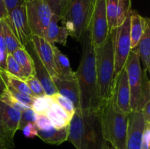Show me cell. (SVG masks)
<instances>
[{"instance_id":"6da1fadb","label":"cell","mask_w":150,"mask_h":149,"mask_svg":"<svg viewBox=\"0 0 150 149\" xmlns=\"http://www.w3.org/2000/svg\"><path fill=\"white\" fill-rule=\"evenodd\" d=\"M80 64L76 73L80 98L81 110H98L101 105L98 96V81L95 68V47L89 31L83 35Z\"/></svg>"},{"instance_id":"7a4b0ae2","label":"cell","mask_w":150,"mask_h":149,"mask_svg":"<svg viewBox=\"0 0 150 149\" xmlns=\"http://www.w3.org/2000/svg\"><path fill=\"white\" fill-rule=\"evenodd\" d=\"M67 141L76 149H103L105 141L98 110L76 109L68 124Z\"/></svg>"},{"instance_id":"3957f363","label":"cell","mask_w":150,"mask_h":149,"mask_svg":"<svg viewBox=\"0 0 150 149\" xmlns=\"http://www.w3.org/2000/svg\"><path fill=\"white\" fill-rule=\"evenodd\" d=\"M98 112L105 141L116 149H125L128 114L122 112L111 96L101 104Z\"/></svg>"},{"instance_id":"277c9868","label":"cell","mask_w":150,"mask_h":149,"mask_svg":"<svg viewBox=\"0 0 150 149\" xmlns=\"http://www.w3.org/2000/svg\"><path fill=\"white\" fill-rule=\"evenodd\" d=\"M115 31L116 29L109 32L106 40L103 45L95 48L98 96L101 104L109 98L114 80V37Z\"/></svg>"},{"instance_id":"5b68a950","label":"cell","mask_w":150,"mask_h":149,"mask_svg":"<svg viewBox=\"0 0 150 149\" xmlns=\"http://www.w3.org/2000/svg\"><path fill=\"white\" fill-rule=\"evenodd\" d=\"M95 0H68L60 20L69 35L77 41H81L89 28Z\"/></svg>"},{"instance_id":"8992f818","label":"cell","mask_w":150,"mask_h":149,"mask_svg":"<svg viewBox=\"0 0 150 149\" xmlns=\"http://www.w3.org/2000/svg\"><path fill=\"white\" fill-rule=\"evenodd\" d=\"M25 5L32 34L45 38L47 29L54 13L42 0H26Z\"/></svg>"},{"instance_id":"52a82bcc","label":"cell","mask_w":150,"mask_h":149,"mask_svg":"<svg viewBox=\"0 0 150 149\" xmlns=\"http://www.w3.org/2000/svg\"><path fill=\"white\" fill-rule=\"evenodd\" d=\"M130 13L125 21L116 29L114 37V74H118L125 65L128 56L131 51L130 36Z\"/></svg>"},{"instance_id":"ba28073f","label":"cell","mask_w":150,"mask_h":149,"mask_svg":"<svg viewBox=\"0 0 150 149\" xmlns=\"http://www.w3.org/2000/svg\"><path fill=\"white\" fill-rule=\"evenodd\" d=\"M125 67L127 73L128 84L130 87V112L136 111L139 102L142 87V70L141 61L136 48L130 51Z\"/></svg>"},{"instance_id":"9c48e42d","label":"cell","mask_w":150,"mask_h":149,"mask_svg":"<svg viewBox=\"0 0 150 149\" xmlns=\"http://www.w3.org/2000/svg\"><path fill=\"white\" fill-rule=\"evenodd\" d=\"M88 31L94 47L100 46L109 34L105 13V0L95 3Z\"/></svg>"},{"instance_id":"30bf717a","label":"cell","mask_w":150,"mask_h":149,"mask_svg":"<svg viewBox=\"0 0 150 149\" xmlns=\"http://www.w3.org/2000/svg\"><path fill=\"white\" fill-rule=\"evenodd\" d=\"M4 20L23 48L32 41V34L27 21L25 3L12 10Z\"/></svg>"},{"instance_id":"8fae6325","label":"cell","mask_w":150,"mask_h":149,"mask_svg":"<svg viewBox=\"0 0 150 149\" xmlns=\"http://www.w3.org/2000/svg\"><path fill=\"white\" fill-rule=\"evenodd\" d=\"M110 96L116 106L122 112L125 114L130 113V87L128 84L127 73L125 67L114 77Z\"/></svg>"},{"instance_id":"7c38bea8","label":"cell","mask_w":150,"mask_h":149,"mask_svg":"<svg viewBox=\"0 0 150 149\" xmlns=\"http://www.w3.org/2000/svg\"><path fill=\"white\" fill-rule=\"evenodd\" d=\"M144 127L145 120L141 111H133L128 114L125 149H141Z\"/></svg>"},{"instance_id":"4fadbf2b","label":"cell","mask_w":150,"mask_h":149,"mask_svg":"<svg viewBox=\"0 0 150 149\" xmlns=\"http://www.w3.org/2000/svg\"><path fill=\"white\" fill-rule=\"evenodd\" d=\"M24 48L32 57V61H33L34 69H35V76L40 82L41 85L45 91V94L51 96V95L57 93V89L53 83L52 78L48 73L47 69L45 68L44 64L40 59L38 53L34 48L32 41L28 43Z\"/></svg>"},{"instance_id":"5bb4252c","label":"cell","mask_w":150,"mask_h":149,"mask_svg":"<svg viewBox=\"0 0 150 149\" xmlns=\"http://www.w3.org/2000/svg\"><path fill=\"white\" fill-rule=\"evenodd\" d=\"M32 43L40 59L48 70L51 77L57 76L54 64V46L45 38L37 35H32Z\"/></svg>"},{"instance_id":"9a60e30c","label":"cell","mask_w":150,"mask_h":149,"mask_svg":"<svg viewBox=\"0 0 150 149\" xmlns=\"http://www.w3.org/2000/svg\"><path fill=\"white\" fill-rule=\"evenodd\" d=\"M2 102V101H1ZM21 112L2 102V123L4 132L9 141L14 145V136L19 130Z\"/></svg>"},{"instance_id":"2e32d148","label":"cell","mask_w":150,"mask_h":149,"mask_svg":"<svg viewBox=\"0 0 150 149\" xmlns=\"http://www.w3.org/2000/svg\"><path fill=\"white\" fill-rule=\"evenodd\" d=\"M57 89V92L70 99L74 105L75 108L80 109L79 90L76 79L75 80H62L58 77H51Z\"/></svg>"},{"instance_id":"e0dca14e","label":"cell","mask_w":150,"mask_h":149,"mask_svg":"<svg viewBox=\"0 0 150 149\" xmlns=\"http://www.w3.org/2000/svg\"><path fill=\"white\" fill-rule=\"evenodd\" d=\"M150 24V19L143 17L136 10L132 9L130 13V36L131 50L138 45L139 40L144 33L146 27Z\"/></svg>"},{"instance_id":"ac0fdd59","label":"cell","mask_w":150,"mask_h":149,"mask_svg":"<svg viewBox=\"0 0 150 149\" xmlns=\"http://www.w3.org/2000/svg\"><path fill=\"white\" fill-rule=\"evenodd\" d=\"M60 18L59 16L55 14L52 15L47 29L45 39L53 45H55V43H59L64 46L67 44L69 34L64 26H58V22Z\"/></svg>"},{"instance_id":"d6986e66","label":"cell","mask_w":150,"mask_h":149,"mask_svg":"<svg viewBox=\"0 0 150 149\" xmlns=\"http://www.w3.org/2000/svg\"><path fill=\"white\" fill-rule=\"evenodd\" d=\"M54 64L59 78L62 80H75L76 73L72 70L68 57L61 52L57 46H54Z\"/></svg>"},{"instance_id":"ffe728a7","label":"cell","mask_w":150,"mask_h":149,"mask_svg":"<svg viewBox=\"0 0 150 149\" xmlns=\"http://www.w3.org/2000/svg\"><path fill=\"white\" fill-rule=\"evenodd\" d=\"M67 135H68V126L59 129L52 127L51 129L47 131L38 130L37 136L45 143L59 145L64 142L67 141Z\"/></svg>"},{"instance_id":"44dd1931","label":"cell","mask_w":150,"mask_h":149,"mask_svg":"<svg viewBox=\"0 0 150 149\" xmlns=\"http://www.w3.org/2000/svg\"><path fill=\"white\" fill-rule=\"evenodd\" d=\"M136 48L143 64L144 70L150 72V24L146 27Z\"/></svg>"},{"instance_id":"7402d4cb","label":"cell","mask_w":150,"mask_h":149,"mask_svg":"<svg viewBox=\"0 0 150 149\" xmlns=\"http://www.w3.org/2000/svg\"><path fill=\"white\" fill-rule=\"evenodd\" d=\"M12 55L27 77L35 75L33 61L31 56L25 48H18L12 53Z\"/></svg>"},{"instance_id":"603a6c76","label":"cell","mask_w":150,"mask_h":149,"mask_svg":"<svg viewBox=\"0 0 150 149\" xmlns=\"http://www.w3.org/2000/svg\"><path fill=\"white\" fill-rule=\"evenodd\" d=\"M0 72H1L3 77H4V80H5L10 86H11L13 89L17 90L18 91L21 92V93H24V94H26L28 95V96H31V97L33 98V99L36 98V96L34 95V93H32V91L29 89L27 84H26L23 80H21V79L12 75V74H9V73H7L6 71Z\"/></svg>"},{"instance_id":"cb8c5ba5","label":"cell","mask_w":150,"mask_h":149,"mask_svg":"<svg viewBox=\"0 0 150 149\" xmlns=\"http://www.w3.org/2000/svg\"><path fill=\"white\" fill-rule=\"evenodd\" d=\"M1 25H2L3 35H4V43H5L7 53L12 54L18 48H23L10 28L4 20H1Z\"/></svg>"},{"instance_id":"d4e9b609","label":"cell","mask_w":150,"mask_h":149,"mask_svg":"<svg viewBox=\"0 0 150 149\" xmlns=\"http://www.w3.org/2000/svg\"><path fill=\"white\" fill-rule=\"evenodd\" d=\"M148 72L146 70H142V87L139 102L138 104L136 111H142L146 102L150 101V80L148 77Z\"/></svg>"},{"instance_id":"484cf974","label":"cell","mask_w":150,"mask_h":149,"mask_svg":"<svg viewBox=\"0 0 150 149\" xmlns=\"http://www.w3.org/2000/svg\"><path fill=\"white\" fill-rule=\"evenodd\" d=\"M118 0H105V13L109 32L117 29Z\"/></svg>"},{"instance_id":"4316f807","label":"cell","mask_w":150,"mask_h":149,"mask_svg":"<svg viewBox=\"0 0 150 149\" xmlns=\"http://www.w3.org/2000/svg\"><path fill=\"white\" fill-rule=\"evenodd\" d=\"M53 102L54 100L51 96L44 95V96H37L34 99L31 108L37 114H45L51 108Z\"/></svg>"},{"instance_id":"83f0119b","label":"cell","mask_w":150,"mask_h":149,"mask_svg":"<svg viewBox=\"0 0 150 149\" xmlns=\"http://www.w3.org/2000/svg\"><path fill=\"white\" fill-rule=\"evenodd\" d=\"M6 64H7V68L6 72L18 78L21 79L22 80H24L27 77L24 72L21 69V67L19 66L17 61L13 56V55L10 53H7V60H6Z\"/></svg>"},{"instance_id":"f1b7e54d","label":"cell","mask_w":150,"mask_h":149,"mask_svg":"<svg viewBox=\"0 0 150 149\" xmlns=\"http://www.w3.org/2000/svg\"><path fill=\"white\" fill-rule=\"evenodd\" d=\"M51 97H52L54 102L58 104L68 114L70 118H72L73 115H74L75 112H76V108H75L73 102L69 99L66 98L65 96H62L60 93H59L58 92L54 93V94L51 95Z\"/></svg>"},{"instance_id":"f546056e","label":"cell","mask_w":150,"mask_h":149,"mask_svg":"<svg viewBox=\"0 0 150 149\" xmlns=\"http://www.w3.org/2000/svg\"><path fill=\"white\" fill-rule=\"evenodd\" d=\"M132 10V0H118L117 26H120Z\"/></svg>"},{"instance_id":"4dcf8cb0","label":"cell","mask_w":150,"mask_h":149,"mask_svg":"<svg viewBox=\"0 0 150 149\" xmlns=\"http://www.w3.org/2000/svg\"><path fill=\"white\" fill-rule=\"evenodd\" d=\"M4 81H5V80H4ZM5 83H6V86H7V92L10 95V96L14 97L15 99L18 100L19 102L23 103V105L28 106L29 108H31V107H32V103H33V101H34L33 98L28 96V95L24 94V93L18 91L17 90L13 89L11 86H10V85H9L6 81Z\"/></svg>"},{"instance_id":"1f68e13d","label":"cell","mask_w":150,"mask_h":149,"mask_svg":"<svg viewBox=\"0 0 150 149\" xmlns=\"http://www.w3.org/2000/svg\"><path fill=\"white\" fill-rule=\"evenodd\" d=\"M23 81L27 84L29 89L32 91V92L34 93V95L36 97L37 96H44V95H46L42 85H41L40 82L38 80V78L35 75L29 76Z\"/></svg>"},{"instance_id":"d6a6232c","label":"cell","mask_w":150,"mask_h":149,"mask_svg":"<svg viewBox=\"0 0 150 149\" xmlns=\"http://www.w3.org/2000/svg\"><path fill=\"white\" fill-rule=\"evenodd\" d=\"M45 115L48 116V118H49L50 121H51V124H52L53 127L55 129H59L64 128V127H67L70 123V121H67L64 118H63L62 117L60 116L59 114H57L55 111L53 110L52 109L50 108L49 110L45 113Z\"/></svg>"},{"instance_id":"836d02e7","label":"cell","mask_w":150,"mask_h":149,"mask_svg":"<svg viewBox=\"0 0 150 149\" xmlns=\"http://www.w3.org/2000/svg\"><path fill=\"white\" fill-rule=\"evenodd\" d=\"M0 100L2 101L3 102H4V103L7 104V105H8L9 106L12 107V108H14V109L21 111V112L28 109V108H29L28 106H26V105H23V103L19 102L18 100L15 99V98L13 97L12 96H10L7 91H6V93L1 96Z\"/></svg>"},{"instance_id":"e575fe53","label":"cell","mask_w":150,"mask_h":149,"mask_svg":"<svg viewBox=\"0 0 150 149\" xmlns=\"http://www.w3.org/2000/svg\"><path fill=\"white\" fill-rule=\"evenodd\" d=\"M37 115L38 114L32 108H28L22 111L19 124V130H21V129L28 123H35L36 121Z\"/></svg>"},{"instance_id":"d590c367","label":"cell","mask_w":150,"mask_h":149,"mask_svg":"<svg viewBox=\"0 0 150 149\" xmlns=\"http://www.w3.org/2000/svg\"><path fill=\"white\" fill-rule=\"evenodd\" d=\"M35 124L38 129L41 131H47L54 127L45 114H38Z\"/></svg>"},{"instance_id":"8d00e7d4","label":"cell","mask_w":150,"mask_h":149,"mask_svg":"<svg viewBox=\"0 0 150 149\" xmlns=\"http://www.w3.org/2000/svg\"><path fill=\"white\" fill-rule=\"evenodd\" d=\"M48 4L54 14L61 18L63 10V0H42Z\"/></svg>"},{"instance_id":"74e56055","label":"cell","mask_w":150,"mask_h":149,"mask_svg":"<svg viewBox=\"0 0 150 149\" xmlns=\"http://www.w3.org/2000/svg\"><path fill=\"white\" fill-rule=\"evenodd\" d=\"M141 149H150V122H145L142 134Z\"/></svg>"},{"instance_id":"f35d334b","label":"cell","mask_w":150,"mask_h":149,"mask_svg":"<svg viewBox=\"0 0 150 149\" xmlns=\"http://www.w3.org/2000/svg\"><path fill=\"white\" fill-rule=\"evenodd\" d=\"M23 135L27 138H34L38 135V129L35 123H28L21 129Z\"/></svg>"},{"instance_id":"ab89813d","label":"cell","mask_w":150,"mask_h":149,"mask_svg":"<svg viewBox=\"0 0 150 149\" xmlns=\"http://www.w3.org/2000/svg\"><path fill=\"white\" fill-rule=\"evenodd\" d=\"M0 140H3V141L6 142L8 143L12 148L14 147L13 144H11L9 140L7 139V136H6L5 132H4V128H3V123H2V102L0 100Z\"/></svg>"},{"instance_id":"60d3db41","label":"cell","mask_w":150,"mask_h":149,"mask_svg":"<svg viewBox=\"0 0 150 149\" xmlns=\"http://www.w3.org/2000/svg\"><path fill=\"white\" fill-rule=\"evenodd\" d=\"M51 109H52L53 110L55 111L57 114H59L60 116H62L63 118L67 120V121H70V119H71V118H70V116L68 115V114H67V112H66L65 111L58 105V104L56 103L55 102H53L52 105H51Z\"/></svg>"},{"instance_id":"b9f144b4","label":"cell","mask_w":150,"mask_h":149,"mask_svg":"<svg viewBox=\"0 0 150 149\" xmlns=\"http://www.w3.org/2000/svg\"><path fill=\"white\" fill-rule=\"evenodd\" d=\"M8 13L16 7L24 4L25 0H4Z\"/></svg>"},{"instance_id":"7bdbcfd3","label":"cell","mask_w":150,"mask_h":149,"mask_svg":"<svg viewBox=\"0 0 150 149\" xmlns=\"http://www.w3.org/2000/svg\"><path fill=\"white\" fill-rule=\"evenodd\" d=\"M141 112L143 113L145 122H150V101L146 102Z\"/></svg>"},{"instance_id":"ee69618b","label":"cell","mask_w":150,"mask_h":149,"mask_svg":"<svg viewBox=\"0 0 150 149\" xmlns=\"http://www.w3.org/2000/svg\"><path fill=\"white\" fill-rule=\"evenodd\" d=\"M7 56V53L0 51V71H6V68H7V64H6Z\"/></svg>"},{"instance_id":"f6af8a7d","label":"cell","mask_w":150,"mask_h":149,"mask_svg":"<svg viewBox=\"0 0 150 149\" xmlns=\"http://www.w3.org/2000/svg\"><path fill=\"white\" fill-rule=\"evenodd\" d=\"M8 15L4 0H0V20H4Z\"/></svg>"},{"instance_id":"bcb514c9","label":"cell","mask_w":150,"mask_h":149,"mask_svg":"<svg viewBox=\"0 0 150 149\" xmlns=\"http://www.w3.org/2000/svg\"><path fill=\"white\" fill-rule=\"evenodd\" d=\"M0 51L7 53L5 43H4V35H3V29H2V25H1V20H0Z\"/></svg>"},{"instance_id":"7dc6e473","label":"cell","mask_w":150,"mask_h":149,"mask_svg":"<svg viewBox=\"0 0 150 149\" xmlns=\"http://www.w3.org/2000/svg\"><path fill=\"white\" fill-rule=\"evenodd\" d=\"M7 91V86L2 74L0 72V99Z\"/></svg>"},{"instance_id":"c3c4849f","label":"cell","mask_w":150,"mask_h":149,"mask_svg":"<svg viewBox=\"0 0 150 149\" xmlns=\"http://www.w3.org/2000/svg\"><path fill=\"white\" fill-rule=\"evenodd\" d=\"M12 148L11 146L7 143L6 142L0 140V149H10Z\"/></svg>"},{"instance_id":"681fc988","label":"cell","mask_w":150,"mask_h":149,"mask_svg":"<svg viewBox=\"0 0 150 149\" xmlns=\"http://www.w3.org/2000/svg\"><path fill=\"white\" fill-rule=\"evenodd\" d=\"M103 149H116V148L114 147V146H112L111 144H109V143L106 142V143H105V145H104Z\"/></svg>"},{"instance_id":"f907efd6","label":"cell","mask_w":150,"mask_h":149,"mask_svg":"<svg viewBox=\"0 0 150 149\" xmlns=\"http://www.w3.org/2000/svg\"><path fill=\"white\" fill-rule=\"evenodd\" d=\"M67 1H68V0H63V10H62V12H63V10H64V7H65L66 4H67Z\"/></svg>"},{"instance_id":"816d5d0a","label":"cell","mask_w":150,"mask_h":149,"mask_svg":"<svg viewBox=\"0 0 150 149\" xmlns=\"http://www.w3.org/2000/svg\"><path fill=\"white\" fill-rule=\"evenodd\" d=\"M100 1H101V0H95V3H97V2H99Z\"/></svg>"},{"instance_id":"f5cc1de1","label":"cell","mask_w":150,"mask_h":149,"mask_svg":"<svg viewBox=\"0 0 150 149\" xmlns=\"http://www.w3.org/2000/svg\"><path fill=\"white\" fill-rule=\"evenodd\" d=\"M25 1H26V0H25Z\"/></svg>"}]
</instances>
